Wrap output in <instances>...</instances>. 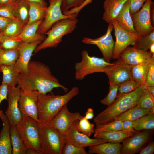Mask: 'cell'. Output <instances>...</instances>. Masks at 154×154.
I'll return each mask as SVG.
<instances>
[{
  "instance_id": "obj_1",
  "label": "cell",
  "mask_w": 154,
  "mask_h": 154,
  "mask_svg": "<svg viewBox=\"0 0 154 154\" xmlns=\"http://www.w3.org/2000/svg\"><path fill=\"white\" fill-rule=\"evenodd\" d=\"M27 75L23 76L31 88L44 94L50 92L54 88H59L66 93L68 88L61 84L52 74L48 66L42 62L30 61Z\"/></svg>"
},
{
  "instance_id": "obj_2",
  "label": "cell",
  "mask_w": 154,
  "mask_h": 154,
  "mask_svg": "<svg viewBox=\"0 0 154 154\" xmlns=\"http://www.w3.org/2000/svg\"><path fill=\"white\" fill-rule=\"evenodd\" d=\"M79 92L78 88L74 86L63 95L38 92L37 101L38 123L43 124L49 123L61 108L77 95Z\"/></svg>"
},
{
  "instance_id": "obj_3",
  "label": "cell",
  "mask_w": 154,
  "mask_h": 154,
  "mask_svg": "<svg viewBox=\"0 0 154 154\" xmlns=\"http://www.w3.org/2000/svg\"><path fill=\"white\" fill-rule=\"evenodd\" d=\"M146 88L144 85L134 91L123 94L94 118L96 126L104 125L114 120L118 116L136 105L137 99L142 90Z\"/></svg>"
},
{
  "instance_id": "obj_4",
  "label": "cell",
  "mask_w": 154,
  "mask_h": 154,
  "mask_svg": "<svg viewBox=\"0 0 154 154\" xmlns=\"http://www.w3.org/2000/svg\"><path fill=\"white\" fill-rule=\"evenodd\" d=\"M78 22L77 17L64 19L54 23L45 34L47 37L35 48V53L48 48L56 47L62 42L64 35L72 33Z\"/></svg>"
},
{
  "instance_id": "obj_5",
  "label": "cell",
  "mask_w": 154,
  "mask_h": 154,
  "mask_svg": "<svg viewBox=\"0 0 154 154\" xmlns=\"http://www.w3.org/2000/svg\"><path fill=\"white\" fill-rule=\"evenodd\" d=\"M26 148L27 154H40V139L38 123L32 118L22 115L16 125Z\"/></svg>"
},
{
  "instance_id": "obj_6",
  "label": "cell",
  "mask_w": 154,
  "mask_h": 154,
  "mask_svg": "<svg viewBox=\"0 0 154 154\" xmlns=\"http://www.w3.org/2000/svg\"><path fill=\"white\" fill-rule=\"evenodd\" d=\"M38 125L40 154H62L66 142L65 135L49 123Z\"/></svg>"
},
{
  "instance_id": "obj_7",
  "label": "cell",
  "mask_w": 154,
  "mask_h": 154,
  "mask_svg": "<svg viewBox=\"0 0 154 154\" xmlns=\"http://www.w3.org/2000/svg\"><path fill=\"white\" fill-rule=\"evenodd\" d=\"M18 86L20 88L19 106L22 115L29 117L38 123L37 99L38 92L32 89L23 76L19 74Z\"/></svg>"
},
{
  "instance_id": "obj_8",
  "label": "cell",
  "mask_w": 154,
  "mask_h": 154,
  "mask_svg": "<svg viewBox=\"0 0 154 154\" xmlns=\"http://www.w3.org/2000/svg\"><path fill=\"white\" fill-rule=\"evenodd\" d=\"M81 55V60L75 65L74 78L77 80H82L86 76L91 74L105 73L108 67L113 63L107 62L103 58L91 56L86 50H83Z\"/></svg>"
},
{
  "instance_id": "obj_9",
  "label": "cell",
  "mask_w": 154,
  "mask_h": 154,
  "mask_svg": "<svg viewBox=\"0 0 154 154\" xmlns=\"http://www.w3.org/2000/svg\"><path fill=\"white\" fill-rule=\"evenodd\" d=\"M49 2L44 18L37 31L40 34L45 35L54 23L59 21L78 16L77 13L66 15L63 13L61 9L62 0H49Z\"/></svg>"
},
{
  "instance_id": "obj_10",
  "label": "cell",
  "mask_w": 154,
  "mask_h": 154,
  "mask_svg": "<svg viewBox=\"0 0 154 154\" xmlns=\"http://www.w3.org/2000/svg\"><path fill=\"white\" fill-rule=\"evenodd\" d=\"M152 2L147 0L139 11L131 15L136 33L141 37L154 31L150 13Z\"/></svg>"
},
{
  "instance_id": "obj_11",
  "label": "cell",
  "mask_w": 154,
  "mask_h": 154,
  "mask_svg": "<svg viewBox=\"0 0 154 154\" xmlns=\"http://www.w3.org/2000/svg\"><path fill=\"white\" fill-rule=\"evenodd\" d=\"M116 37V41L112 59H118L121 54L130 45H132L137 40L141 38L136 33L129 32L121 27L115 20L112 22Z\"/></svg>"
},
{
  "instance_id": "obj_12",
  "label": "cell",
  "mask_w": 154,
  "mask_h": 154,
  "mask_svg": "<svg viewBox=\"0 0 154 154\" xmlns=\"http://www.w3.org/2000/svg\"><path fill=\"white\" fill-rule=\"evenodd\" d=\"M82 116L79 112H70L66 104L61 108L49 123L65 135Z\"/></svg>"
},
{
  "instance_id": "obj_13",
  "label": "cell",
  "mask_w": 154,
  "mask_h": 154,
  "mask_svg": "<svg viewBox=\"0 0 154 154\" xmlns=\"http://www.w3.org/2000/svg\"><path fill=\"white\" fill-rule=\"evenodd\" d=\"M113 29L112 23H110L109 24L106 33L103 35L96 38L84 37L82 40L84 44L96 46L101 51L103 58L109 62L112 59L115 43L111 34Z\"/></svg>"
},
{
  "instance_id": "obj_14",
  "label": "cell",
  "mask_w": 154,
  "mask_h": 154,
  "mask_svg": "<svg viewBox=\"0 0 154 154\" xmlns=\"http://www.w3.org/2000/svg\"><path fill=\"white\" fill-rule=\"evenodd\" d=\"M129 65L119 58L109 66L105 72L108 77L110 85H119L132 79L131 68Z\"/></svg>"
},
{
  "instance_id": "obj_15",
  "label": "cell",
  "mask_w": 154,
  "mask_h": 154,
  "mask_svg": "<svg viewBox=\"0 0 154 154\" xmlns=\"http://www.w3.org/2000/svg\"><path fill=\"white\" fill-rule=\"evenodd\" d=\"M20 94V88L18 86L8 87L7 100L8 106L5 115L10 125L16 126L22 118L18 103Z\"/></svg>"
},
{
  "instance_id": "obj_16",
  "label": "cell",
  "mask_w": 154,
  "mask_h": 154,
  "mask_svg": "<svg viewBox=\"0 0 154 154\" xmlns=\"http://www.w3.org/2000/svg\"><path fill=\"white\" fill-rule=\"evenodd\" d=\"M42 42L40 41L32 43L21 42L18 48L19 57L15 64V69L20 74L24 76L27 75L32 53L37 46Z\"/></svg>"
},
{
  "instance_id": "obj_17",
  "label": "cell",
  "mask_w": 154,
  "mask_h": 154,
  "mask_svg": "<svg viewBox=\"0 0 154 154\" xmlns=\"http://www.w3.org/2000/svg\"><path fill=\"white\" fill-rule=\"evenodd\" d=\"M149 132H139L125 139L123 141L121 154H134L141 149L149 137Z\"/></svg>"
},
{
  "instance_id": "obj_18",
  "label": "cell",
  "mask_w": 154,
  "mask_h": 154,
  "mask_svg": "<svg viewBox=\"0 0 154 154\" xmlns=\"http://www.w3.org/2000/svg\"><path fill=\"white\" fill-rule=\"evenodd\" d=\"M75 124L65 135L66 142L78 147L84 148L107 142L106 140L103 139L91 138L79 132L76 128Z\"/></svg>"
},
{
  "instance_id": "obj_19",
  "label": "cell",
  "mask_w": 154,
  "mask_h": 154,
  "mask_svg": "<svg viewBox=\"0 0 154 154\" xmlns=\"http://www.w3.org/2000/svg\"><path fill=\"white\" fill-rule=\"evenodd\" d=\"M153 55L148 50L129 46L121 54L119 58L133 66L146 61Z\"/></svg>"
},
{
  "instance_id": "obj_20",
  "label": "cell",
  "mask_w": 154,
  "mask_h": 154,
  "mask_svg": "<svg viewBox=\"0 0 154 154\" xmlns=\"http://www.w3.org/2000/svg\"><path fill=\"white\" fill-rule=\"evenodd\" d=\"M128 0H105L103 5L104 12L102 19L109 24L115 20L116 17Z\"/></svg>"
},
{
  "instance_id": "obj_21",
  "label": "cell",
  "mask_w": 154,
  "mask_h": 154,
  "mask_svg": "<svg viewBox=\"0 0 154 154\" xmlns=\"http://www.w3.org/2000/svg\"><path fill=\"white\" fill-rule=\"evenodd\" d=\"M43 21L25 25L21 33L18 36L21 41L27 43H33L38 41L42 42L46 37L45 35L37 33V31Z\"/></svg>"
},
{
  "instance_id": "obj_22",
  "label": "cell",
  "mask_w": 154,
  "mask_h": 154,
  "mask_svg": "<svg viewBox=\"0 0 154 154\" xmlns=\"http://www.w3.org/2000/svg\"><path fill=\"white\" fill-rule=\"evenodd\" d=\"M1 119L3 126L0 132V154H11L12 149L10 133V125L3 112Z\"/></svg>"
},
{
  "instance_id": "obj_23",
  "label": "cell",
  "mask_w": 154,
  "mask_h": 154,
  "mask_svg": "<svg viewBox=\"0 0 154 154\" xmlns=\"http://www.w3.org/2000/svg\"><path fill=\"white\" fill-rule=\"evenodd\" d=\"M115 20L122 28L133 33H136L133 25L129 9V3L127 0L116 17Z\"/></svg>"
},
{
  "instance_id": "obj_24",
  "label": "cell",
  "mask_w": 154,
  "mask_h": 154,
  "mask_svg": "<svg viewBox=\"0 0 154 154\" xmlns=\"http://www.w3.org/2000/svg\"><path fill=\"white\" fill-rule=\"evenodd\" d=\"M122 144L106 142L88 147V154H121Z\"/></svg>"
},
{
  "instance_id": "obj_25",
  "label": "cell",
  "mask_w": 154,
  "mask_h": 154,
  "mask_svg": "<svg viewBox=\"0 0 154 154\" xmlns=\"http://www.w3.org/2000/svg\"><path fill=\"white\" fill-rule=\"evenodd\" d=\"M135 133L129 131L121 130L94 133V136L96 138L105 139L107 142L120 143L125 138Z\"/></svg>"
},
{
  "instance_id": "obj_26",
  "label": "cell",
  "mask_w": 154,
  "mask_h": 154,
  "mask_svg": "<svg viewBox=\"0 0 154 154\" xmlns=\"http://www.w3.org/2000/svg\"><path fill=\"white\" fill-rule=\"evenodd\" d=\"M0 72L3 73L1 84H7L8 87H15L18 84L20 74L15 69V64L1 66Z\"/></svg>"
},
{
  "instance_id": "obj_27",
  "label": "cell",
  "mask_w": 154,
  "mask_h": 154,
  "mask_svg": "<svg viewBox=\"0 0 154 154\" xmlns=\"http://www.w3.org/2000/svg\"><path fill=\"white\" fill-rule=\"evenodd\" d=\"M152 112L154 111L135 106L118 116L114 120L122 122L127 120L133 121Z\"/></svg>"
},
{
  "instance_id": "obj_28",
  "label": "cell",
  "mask_w": 154,
  "mask_h": 154,
  "mask_svg": "<svg viewBox=\"0 0 154 154\" xmlns=\"http://www.w3.org/2000/svg\"><path fill=\"white\" fill-rule=\"evenodd\" d=\"M10 133L12 154H27L26 148L15 125H10Z\"/></svg>"
},
{
  "instance_id": "obj_29",
  "label": "cell",
  "mask_w": 154,
  "mask_h": 154,
  "mask_svg": "<svg viewBox=\"0 0 154 154\" xmlns=\"http://www.w3.org/2000/svg\"><path fill=\"white\" fill-rule=\"evenodd\" d=\"M153 56H152L146 61L133 66L131 68V72L132 79L141 85L145 86L147 72L151 58Z\"/></svg>"
},
{
  "instance_id": "obj_30",
  "label": "cell",
  "mask_w": 154,
  "mask_h": 154,
  "mask_svg": "<svg viewBox=\"0 0 154 154\" xmlns=\"http://www.w3.org/2000/svg\"><path fill=\"white\" fill-rule=\"evenodd\" d=\"M29 5L26 0H19L15 4L14 14L15 18L25 25L29 18Z\"/></svg>"
},
{
  "instance_id": "obj_31",
  "label": "cell",
  "mask_w": 154,
  "mask_h": 154,
  "mask_svg": "<svg viewBox=\"0 0 154 154\" xmlns=\"http://www.w3.org/2000/svg\"><path fill=\"white\" fill-rule=\"evenodd\" d=\"M133 128L136 131L154 128V112H151L133 121Z\"/></svg>"
},
{
  "instance_id": "obj_32",
  "label": "cell",
  "mask_w": 154,
  "mask_h": 154,
  "mask_svg": "<svg viewBox=\"0 0 154 154\" xmlns=\"http://www.w3.org/2000/svg\"><path fill=\"white\" fill-rule=\"evenodd\" d=\"M18 57V48L6 50L0 48V72L1 66L15 64Z\"/></svg>"
},
{
  "instance_id": "obj_33",
  "label": "cell",
  "mask_w": 154,
  "mask_h": 154,
  "mask_svg": "<svg viewBox=\"0 0 154 154\" xmlns=\"http://www.w3.org/2000/svg\"><path fill=\"white\" fill-rule=\"evenodd\" d=\"M136 106L154 111V97L149 93L146 88L139 96Z\"/></svg>"
},
{
  "instance_id": "obj_34",
  "label": "cell",
  "mask_w": 154,
  "mask_h": 154,
  "mask_svg": "<svg viewBox=\"0 0 154 154\" xmlns=\"http://www.w3.org/2000/svg\"><path fill=\"white\" fill-rule=\"evenodd\" d=\"M24 25L18 19H13L1 33L6 36L17 37L21 33Z\"/></svg>"
},
{
  "instance_id": "obj_35",
  "label": "cell",
  "mask_w": 154,
  "mask_h": 154,
  "mask_svg": "<svg viewBox=\"0 0 154 154\" xmlns=\"http://www.w3.org/2000/svg\"><path fill=\"white\" fill-rule=\"evenodd\" d=\"M86 0H62V11L64 14L66 15L78 14V10Z\"/></svg>"
},
{
  "instance_id": "obj_36",
  "label": "cell",
  "mask_w": 154,
  "mask_h": 154,
  "mask_svg": "<svg viewBox=\"0 0 154 154\" xmlns=\"http://www.w3.org/2000/svg\"><path fill=\"white\" fill-rule=\"evenodd\" d=\"M29 5V18L25 25H31L38 21L43 20L46 8L40 7L30 3Z\"/></svg>"
},
{
  "instance_id": "obj_37",
  "label": "cell",
  "mask_w": 154,
  "mask_h": 154,
  "mask_svg": "<svg viewBox=\"0 0 154 154\" xmlns=\"http://www.w3.org/2000/svg\"><path fill=\"white\" fill-rule=\"evenodd\" d=\"M75 126L78 131L89 137L94 132V124L83 116L76 122Z\"/></svg>"
},
{
  "instance_id": "obj_38",
  "label": "cell",
  "mask_w": 154,
  "mask_h": 154,
  "mask_svg": "<svg viewBox=\"0 0 154 154\" xmlns=\"http://www.w3.org/2000/svg\"><path fill=\"white\" fill-rule=\"evenodd\" d=\"M154 43V31L136 40L132 44L136 48L148 50L151 46Z\"/></svg>"
},
{
  "instance_id": "obj_39",
  "label": "cell",
  "mask_w": 154,
  "mask_h": 154,
  "mask_svg": "<svg viewBox=\"0 0 154 154\" xmlns=\"http://www.w3.org/2000/svg\"><path fill=\"white\" fill-rule=\"evenodd\" d=\"M21 42L18 36L12 37L3 35L0 42V48L6 50L17 49Z\"/></svg>"
},
{
  "instance_id": "obj_40",
  "label": "cell",
  "mask_w": 154,
  "mask_h": 154,
  "mask_svg": "<svg viewBox=\"0 0 154 154\" xmlns=\"http://www.w3.org/2000/svg\"><path fill=\"white\" fill-rule=\"evenodd\" d=\"M122 122L114 120L104 125L96 126L94 133L109 132L122 130Z\"/></svg>"
},
{
  "instance_id": "obj_41",
  "label": "cell",
  "mask_w": 154,
  "mask_h": 154,
  "mask_svg": "<svg viewBox=\"0 0 154 154\" xmlns=\"http://www.w3.org/2000/svg\"><path fill=\"white\" fill-rule=\"evenodd\" d=\"M141 85L132 79L121 83L119 86L116 98L123 94L134 91Z\"/></svg>"
},
{
  "instance_id": "obj_42",
  "label": "cell",
  "mask_w": 154,
  "mask_h": 154,
  "mask_svg": "<svg viewBox=\"0 0 154 154\" xmlns=\"http://www.w3.org/2000/svg\"><path fill=\"white\" fill-rule=\"evenodd\" d=\"M119 85H110L109 92L106 97L100 100L102 104L108 106L116 100Z\"/></svg>"
},
{
  "instance_id": "obj_43",
  "label": "cell",
  "mask_w": 154,
  "mask_h": 154,
  "mask_svg": "<svg viewBox=\"0 0 154 154\" xmlns=\"http://www.w3.org/2000/svg\"><path fill=\"white\" fill-rule=\"evenodd\" d=\"M84 148L78 147L66 142L63 148L62 154H88Z\"/></svg>"
},
{
  "instance_id": "obj_44",
  "label": "cell",
  "mask_w": 154,
  "mask_h": 154,
  "mask_svg": "<svg viewBox=\"0 0 154 154\" xmlns=\"http://www.w3.org/2000/svg\"><path fill=\"white\" fill-rule=\"evenodd\" d=\"M15 4L11 3L0 6V15L11 19H16L14 12Z\"/></svg>"
},
{
  "instance_id": "obj_45",
  "label": "cell",
  "mask_w": 154,
  "mask_h": 154,
  "mask_svg": "<svg viewBox=\"0 0 154 154\" xmlns=\"http://www.w3.org/2000/svg\"><path fill=\"white\" fill-rule=\"evenodd\" d=\"M145 86L146 87L154 86V56L151 58L147 72Z\"/></svg>"
},
{
  "instance_id": "obj_46",
  "label": "cell",
  "mask_w": 154,
  "mask_h": 154,
  "mask_svg": "<svg viewBox=\"0 0 154 154\" xmlns=\"http://www.w3.org/2000/svg\"><path fill=\"white\" fill-rule=\"evenodd\" d=\"M147 0H128L131 15L139 11Z\"/></svg>"
},
{
  "instance_id": "obj_47",
  "label": "cell",
  "mask_w": 154,
  "mask_h": 154,
  "mask_svg": "<svg viewBox=\"0 0 154 154\" xmlns=\"http://www.w3.org/2000/svg\"><path fill=\"white\" fill-rule=\"evenodd\" d=\"M8 87L7 84H1L0 85V105L2 101L7 100ZM3 111L0 108V118L1 119Z\"/></svg>"
},
{
  "instance_id": "obj_48",
  "label": "cell",
  "mask_w": 154,
  "mask_h": 154,
  "mask_svg": "<svg viewBox=\"0 0 154 154\" xmlns=\"http://www.w3.org/2000/svg\"><path fill=\"white\" fill-rule=\"evenodd\" d=\"M122 130L130 131L135 133L139 132L137 131L133 128V121H130L127 120L122 122Z\"/></svg>"
},
{
  "instance_id": "obj_49",
  "label": "cell",
  "mask_w": 154,
  "mask_h": 154,
  "mask_svg": "<svg viewBox=\"0 0 154 154\" xmlns=\"http://www.w3.org/2000/svg\"><path fill=\"white\" fill-rule=\"evenodd\" d=\"M154 152V142L152 141L143 149L139 152L140 154H153Z\"/></svg>"
},
{
  "instance_id": "obj_50",
  "label": "cell",
  "mask_w": 154,
  "mask_h": 154,
  "mask_svg": "<svg viewBox=\"0 0 154 154\" xmlns=\"http://www.w3.org/2000/svg\"><path fill=\"white\" fill-rule=\"evenodd\" d=\"M13 19L0 15V33H1L11 22Z\"/></svg>"
},
{
  "instance_id": "obj_51",
  "label": "cell",
  "mask_w": 154,
  "mask_h": 154,
  "mask_svg": "<svg viewBox=\"0 0 154 154\" xmlns=\"http://www.w3.org/2000/svg\"><path fill=\"white\" fill-rule=\"evenodd\" d=\"M29 3L44 8H46L47 5L45 0H26Z\"/></svg>"
},
{
  "instance_id": "obj_52",
  "label": "cell",
  "mask_w": 154,
  "mask_h": 154,
  "mask_svg": "<svg viewBox=\"0 0 154 154\" xmlns=\"http://www.w3.org/2000/svg\"><path fill=\"white\" fill-rule=\"evenodd\" d=\"M94 111L91 108H89L85 113L84 117L86 119L89 120L92 119L94 117Z\"/></svg>"
},
{
  "instance_id": "obj_53",
  "label": "cell",
  "mask_w": 154,
  "mask_h": 154,
  "mask_svg": "<svg viewBox=\"0 0 154 154\" xmlns=\"http://www.w3.org/2000/svg\"><path fill=\"white\" fill-rule=\"evenodd\" d=\"M19 0H0V6L8 4H15Z\"/></svg>"
},
{
  "instance_id": "obj_54",
  "label": "cell",
  "mask_w": 154,
  "mask_h": 154,
  "mask_svg": "<svg viewBox=\"0 0 154 154\" xmlns=\"http://www.w3.org/2000/svg\"><path fill=\"white\" fill-rule=\"evenodd\" d=\"M92 0H86L83 5L78 10L77 13H78L84 7L87 5L91 3L92 2Z\"/></svg>"
},
{
  "instance_id": "obj_55",
  "label": "cell",
  "mask_w": 154,
  "mask_h": 154,
  "mask_svg": "<svg viewBox=\"0 0 154 154\" xmlns=\"http://www.w3.org/2000/svg\"><path fill=\"white\" fill-rule=\"evenodd\" d=\"M146 88L149 93L154 97V86L146 87Z\"/></svg>"
},
{
  "instance_id": "obj_56",
  "label": "cell",
  "mask_w": 154,
  "mask_h": 154,
  "mask_svg": "<svg viewBox=\"0 0 154 154\" xmlns=\"http://www.w3.org/2000/svg\"><path fill=\"white\" fill-rule=\"evenodd\" d=\"M149 51L152 55H154V43L152 44L150 46Z\"/></svg>"
},
{
  "instance_id": "obj_57",
  "label": "cell",
  "mask_w": 154,
  "mask_h": 154,
  "mask_svg": "<svg viewBox=\"0 0 154 154\" xmlns=\"http://www.w3.org/2000/svg\"><path fill=\"white\" fill-rule=\"evenodd\" d=\"M2 36L3 35L1 33H0V42L1 41Z\"/></svg>"
}]
</instances>
